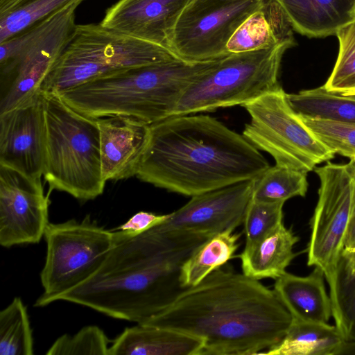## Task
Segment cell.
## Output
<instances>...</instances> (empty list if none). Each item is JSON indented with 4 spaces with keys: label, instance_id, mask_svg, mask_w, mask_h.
<instances>
[{
    "label": "cell",
    "instance_id": "6da1fadb",
    "mask_svg": "<svg viewBox=\"0 0 355 355\" xmlns=\"http://www.w3.org/2000/svg\"><path fill=\"white\" fill-rule=\"evenodd\" d=\"M292 322L273 289L224 265L138 324L202 340L200 355H257L277 344Z\"/></svg>",
    "mask_w": 355,
    "mask_h": 355
},
{
    "label": "cell",
    "instance_id": "7a4b0ae2",
    "mask_svg": "<svg viewBox=\"0 0 355 355\" xmlns=\"http://www.w3.org/2000/svg\"><path fill=\"white\" fill-rule=\"evenodd\" d=\"M112 231L113 245L99 268L51 303L67 301L141 323L166 309L186 288L180 282L182 264L210 238L166 235L155 227L132 236Z\"/></svg>",
    "mask_w": 355,
    "mask_h": 355
},
{
    "label": "cell",
    "instance_id": "3957f363",
    "mask_svg": "<svg viewBox=\"0 0 355 355\" xmlns=\"http://www.w3.org/2000/svg\"><path fill=\"white\" fill-rule=\"evenodd\" d=\"M270 166L243 135L206 114L171 116L150 125L136 177L193 196L257 179Z\"/></svg>",
    "mask_w": 355,
    "mask_h": 355
},
{
    "label": "cell",
    "instance_id": "277c9868",
    "mask_svg": "<svg viewBox=\"0 0 355 355\" xmlns=\"http://www.w3.org/2000/svg\"><path fill=\"white\" fill-rule=\"evenodd\" d=\"M220 59L196 63L178 60L129 68L56 94L92 119L123 116L151 125L171 117L188 87Z\"/></svg>",
    "mask_w": 355,
    "mask_h": 355
},
{
    "label": "cell",
    "instance_id": "5b68a950",
    "mask_svg": "<svg viewBox=\"0 0 355 355\" xmlns=\"http://www.w3.org/2000/svg\"><path fill=\"white\" fill-rule=\"evenodd\" d=\"M45 116L43 176L49 192L58 190L81 200L103 192L97 120L65 103L56 93L42 92Z\"/></svg>",
    "mask_w": 355,
    "mask_h": 355
},
{
    "label": "cell",
    "instance_id": "8992f818",
    "mask_svg": "<svg viewBox=\"0 0 355 355\" xmlns=\"http://www.w3.org/2000/svg\"><path fill=\"white\" fill-rule=\"evenodd\" d=\"M178 60L166 47L113 31L100 23L77 24L41 92L60 93L108 73Z\"/></svg>",
    "mask_w": 355,
    "mask_h": 355
},
{
    "label": "cell",
    "instance_id": "52a82bcc",
    "mask_svg": "<svg viewBox=\"0 0 355 355\" xmlns=\"http://www.w3.org/2000/svg\"><path fill=\"white\" fill-rule=\"evenodd\" d=\"M76 1L50 17L0 42V74L6 92L0 114L41 91L54 64L72 39L77 24Z\"/></svg>",
    "mask_w": 355,
    "mask_h": 355
},
{
    "label": "cell",
    "instance_id": "ba28073f",
    "mask_svg": "<svg viewBox=\"0 0 355 355\" xmlns=\"http://www.w3.org/2000/svg\"><path fill=\"white\" fill-rule=\"evenodd\" d=\"M294 45L284 42L223 58L188 87L171 116L242 106L277 89L283 54Z\"/></svg>",
    "mask_w": 355,
    "mask_h": 355
},
{
    "label": "cell",
    "instance_id": "9c48e42d",
    "mask_svg": "<svg viewBox=\"0 0 355 355\" xmlns=\"http://www.w3.org/2000/svg\"><path fill=\"white\" fill-rule=\"evenodd\" d=\"M242 106L250 116L242 135L269 153L276 164L307 173L334 158L335 153L306 125L281 86Z\"/></svg>",
    "mask_w": 355,
    "mask_h": 355
},
{
    "label": "cell",
    "instance_id": "30bf717a",
    "mask_svg": "<svg viewBox=\"0 0 355 355\" xmlns=\"http://www.w3.org/2000/svg\"><path fill=\"white\" fill-rule=\"evenodd\" d=\"M46 257L40 273L44 293L35 306H45L57 295L91 276L102 264L114 243L113 232L87 216L60 223H49L44 235Z\"/></svg>",
    "mask_w": 355,
    "mask_h": 355
},
{
    "label": "cell",
    "instance_id": "8fae6325",
    "mask_svg": "<svg viewBox=\"0 0 355 355\" xmlns=\"http://www.w3.org/2000/svg\"><path fill=\"white\" fill-rule=\"evenodd\" d=\"M320 179L318 200L311 220L307 264L323 272L331 302L336 289L338 267L348 230L355 178L346 164L330 162L315 168Z\"/></svg>",
    "mask_w": 355,
    "mask_h": 355
},
{
    "label": "cell",
    "instance_id": "7c38bea8",
    "mask_svg": "<svg viewBox=\"0 0 355 355\" xmlns=\"http://www.w3.org/2000/svg\"><path fill=\"white\" fill-rule=\"evenodd\" d=\"M264 0H191L171 33L168 49L191 63L230 55L227 44L237 28Z\"/></svg>",
    "mask_w": 355,
    "mask_h": 355
},
{
    "label": "cell",
    "instance_id": "4fadbf2b",
    "mask_svg": "<svg viewBox=\"0 0 355 355\" xmlns=\"http://www.w3.org/2000/svg\"><path fill=\"white\" fill-rule=\"evenodd\" d=\"M49 200L40 178L0 164V244L37 243L49 223Z\"/></svg>",
    "mask_w": 355,
    "mask_h": 355
},
{
    "label": "cell",
    "instance_id": "5bb4252c",
    "mask_svg": "<svg viewBox=\"0 0 355 355\" xmlns=\"http://www.w3.org/2000/svg\"><path fill=\"white\" fill-rule=\"evenodd\" d=\"M255 180L240 182L191 197L155 229L166 235L212 236L243 223Z\"/></svg>",
    "mask_w": 355,
    "mask_h": 355
},
{
    "label": "cell",
    "instance_id": "9a60e30c",
    "mask_svg": "<svg viewBox=\"0 0 355 355\" xmlns=\"http://www.w3.org/2000/svg\"><path fill=\"white\" fill-rule=\"evenodd\" d=\"M43 94L0 114V164L40 178L45 158Z\"/></svg>",
    "mask_w": 355,
    "mask_h": 355
},
{
    "label": "cell",
    "instance_id": "2e32d148",
    "mask_svg": "<svg viewBox=\"0 0 355 355\" xmlns=\"http://www.w3.org/2000/svg\"><path fill=\"white\" fill-rule=\"evenodd\" d=\"M191 0H119L100 22L103 27L168 49L176 22Z\"/></svg>",
    "mask_w": 355,
    "mask_h": 355
},
{
    "label": "cell",
    "instance_id": "e0dca14e",
    "mask_svg": "<svg viewBox=\"0 0 355 355\" xmlns=\"http://www.w3.org/2000/svg\"><path fill=\"white\" fill-rule=\"evenodd\" d=\"M103 179L118 181L136 176L150 136V125L136 119H98Z\"/></svg>",
    "mask_w": 355,
    "mask_h": 355
},
{
    "label": "cell",
    "instance_id": "ac0fdd59",
    "mask_svg": "<svg viewBox=\"0 0 355 355\" xmlns=\"http://www.w3.org/2000/svg\"><path fill=\"white\" fill-rule=\"evenodd\" d=\"M323 272L318 267L306 276L286 272L275 279L274 291L293 320L329 323L333 306Z\"/></svg>",
    "mask_w": 355,
    "mask_h": 355
},
{
    "label": "cell",
    "instance_id": "d6986e66",
    "mask_svg": "<svg viewBox=\"0 0 355 355\" xmlns=\"http://www.w3.org/2000/svg\"><path fill=\"white\" fill-rule=\"evenodd\" d=\"M203 340L175 330L143 324L125 328L108 355H200Z\"/></svg>",
    "mask_w": 355,
    "mask_h": 355
},
{
    "label": "cell",
    "instance_id": "ffe728a7",
    "mask_svg": "<svg viewBox=\"0 0 355 355\" xmlns=\"http://www.w3.org/2000/svg\"><path fill=\"white\" fill-rule=\"evenodd\" d=\"M292 28L309 37L336 34L355 20V0H276Z\"/></svg>",
    "mask_w": 355,
    "mask_h": 355
},
{
    "label": "cell",
    "instance_id": "44dd1931",
    "mask_svg": "<svg viewBox=\"0 0 355 355\" xmlns=\"http://www.w3.org/2000/svg\"><path fill=\"white\" fill-rule=\"evenodd\" d=\"M291 25L276 0H264L263 6L248 17L227 44L229 54L269 48L284 42L295 44Z\"/></svg>",
    "mask_w": 355,
    "mask_h": 355
},
{
    "label": "cell",
    "instance_id": "7402d4cb",
    "mask_svg": "<svg viewBox=\"0 0 355 355\" xmlns=\"http://www.w3.org/2000/svg\"><path fill=\"white\" fill-rule=\"evenodd\" d=\"M299 237L284 223L253 245L244 247L239 255L242 272L260 280L277 279L286 272L287 267L296 256L293 252Z\"/></svg>",
    "mask_w": 355,
    "mask_h": 355
},
{
    "label": "cell",
    "instance_id": "603a6c76",
    "mask_svg": "<svg viewBox=\"0 0 355 355\" xmlns=\"http://www.w3.org/2000/svg\"><path fill=\"white\" fill-rule=\"evenodd\" d=\"M347 341L336 325L293 320L284 337L266 355L343 354Z\"/></svg>",
    "mask_w": 355,
    "mask_h": 355
},
{
    "label": "cell",
    "instance_id": "cb8c5ba5",
    "mask_svg": "<svg viewBox=\"0 0 355 355\" xmlns=\"http://www.w3.org/2000/svg\"><path fill=\"white\" fill-rule=\"evenodd\" d=\"M241 234L227 230L207 239L185 260L180 270L184 288L193 286L224 266L237 250Z\"/></svg>",
    "mask_w": 355,
    "mask_h": 355
},
{
    "label": "cell",
    "instance_id": "d4e9b609",
    "mask_svg": "<svg viewBox=\"0 0 355 355\" xmlns=\"http://www.w3.org/2000/svg\"><path fill=\"white\" fill-rule=\"evenodd\" d=\"M288 102L300 116L355 124V96L329 92L323 86L287 94Z\"/></svg>",
    "mask_w": 355,
    "mask_h": 355
},
{
    "label": "cell",
    "instance_id": "484cf974",
    "mask_svg": "<svg viewBox=\"0 0 355 355\" xmlns=\"http://www.w3.org/2000/svg\"><path fill=\"white\" fill-rule=\"evenodd\" d=\"M84 0H0V42Z\"/></svg>",
    "mask_w": 355,
    "mask_h": 355
},
{
    "label": "cell",
    "instance_id": "4316f807",
    "mask_svg": "<svg viewBox=\"0 0 355 355\" xmlns=\"http://www.w3.org/2000/svg\"><path fill=\"white\" fill-rule=\"evenodd\" d=\"M307 173L275 164L269 166L256 180L252 199L268 202H285L304 197L308 189Z\"/></svg>",
    "mask_w": 355,
    "mask_h": 355
},
{
    "label": "cell",
    "instance_id": "83f0119b",
    "mask_svg": "<svg viewBox=\"0 0 355 355\" xmlns=\"http://www.w3.org/2000/svg\"><path fill=\"white\" fill-rule=\"evenodd\" d=\"M33 339L26 308L16 297L0 312V355H33Z\"/></svg>",
    "mask_w": 355,
    "mask_h": 355
},
{
    "label": "cell",
    "instance_id": "f1b7e54d",
    "mask_svg": "<svg viewBox=\"0 0 355 355\" xmlns=\"http://www.w3.org/2000/svg\"><path fill=\"white\" fill-rule=\"evenodd\" d=\"M333 318L347 342H355V258L340 255Z\"/></svg>",
    "mask_w": 355,
    "mask_h": 355
},
{
    "label": "cell",
    "instance_id": "f546056e",
    "mask_svg": "<svg viewBox=\"0 0 355 355\" xmlns=\"http://www.w3.org/2000/svg\"><path fill=\"white\" fill-rule=\"evenodd\" d=\"M340 49L335 67L323 87L343 94L355 90V20L336 33Z\"/></svg>",
    "mask_w": 355,
    "mask_h": 355
},
{
    "label": "cell",
    "instance_id": "4dcf8cb0",
    "mask_svg": "<svg viewBox=\"0 0 355 355\" xmlns=\"http://www.w3.org/2000/svg\"><path fill=\"white\" fill-rule=\"evenodd\" d=\"M300 116L315 137L334 153L349 158L355 157V124Z\"/></svg>",
    "mask_w": 355,
    "mask_h": 355
},
{
    "label": "cell",
    "instance_id": "1f68e13d",
    "mask_svg": "<svg viewBox=\"0 0 355 355\" xmlns=\"http://www.w3.org/2000/svg\"><path fill=\"white\" fill-rule=\"evenodd\" d=\"M284 202H268L251 199L243 220L245 247L257 242L283 223Z\"/></svg>",
    "mask_w": 355,
    "mask_h": 355
},
{
    "label": "cell",
    "instance_id": "d6a6232c",
    "mask_svg": "<svg viewBox=\"0 0 355 355\" xmlns=\"http://www.w3.org/2000/svg\"><path fill=\"white\" fill-rule=\"evenodd\" d=\"M110 340L97 326L82 328L73 336L64 334L50 347L47 355H108Z\"/></svg>",
    "mask_w": 355,
    "mask_h": 355
},
{
    "label": "cell",
    "instance_id": "836d02e7",
    "mask_svg": "<svg viewBox=\"0 0 355 355\" xmlns=\"http://www.w3.org/2000/svg\"><path fill=\"white\" fill-rule=\"evenodd\" d=\"M169 216L170 214L158 215L148 211H139L113 230L120 231L126 236H136L163 223Z\"/></svg>",
    "mask_w": 355,
    "mask_h": 355
},
{
    "label": "cell",
    "instance_id": "e575fe53",
    "mask_svg": "<svg viewBox=\"0 0 355 355\" xmlns=\"http://www.w3.org/2000/svg\"><path fill=\"white\" fill-rule=\"evenodd\" d=\"M355 244V184L354 188L353 200L351 216L347 232V235L344 242V248H349Z\"/></svg>",
    "mask_w": 355,
    "mask_h": 355
},
{
    "label": "cell",
    "instance_id": "d590c367",
    "mask_svg": "<svg viewBox=\"0 0 355 355\" xmlns=\"http://www.w3.org/2000/svg\"><path fill=\"white\" fill-rule=\"evenodd\" d=\"M346 165L350 174L355 178V157L350 158V161Z\"/></svg>",
    "mask_w": 355,
    "mask_h": 355
}]
</instances>
